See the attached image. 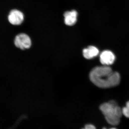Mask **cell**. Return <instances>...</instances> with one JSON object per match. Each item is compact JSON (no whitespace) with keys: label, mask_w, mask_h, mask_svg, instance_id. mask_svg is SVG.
<instances>
[{"label":"cell","mask_w":129,"mask_h":129,"mask_svg":"<svg viewBox=\"0 0 129 129\" xmlns=\"http://www.w3.org/2000/svg\"><path fill=\"white\" fill-rule=\"evenodd\" d=\"M90 79L95 85L101 88H108L118 85L120 76L117 72H113L108 66L95 67L90 74Z\"/></svg>","instance_id":"obj_1"},{"label":"cell","mask_w":129,"mask_h":129,"mask_svg":"<svg viewBox=\"0 0 129 129\" xmlns=\"http://www.w3.org/2000/svg\"><path fill=\"white\" fill-rule=\"evenodd\" d=\"M100 109L109 123L113 125L119 124L123 113L122 109L116 102L111 101L103 103L100 106Z\"/></svg>","instance_id":"obj_2"},{"label":"cell","mask_w":129,"mask_h":129,"mask_svg":"<svg viewBox=\"0 0 129 129\" xmlns=\"http://www.w3.org/2000/svg\"><path fill=\"white\" fill-rule=\"evenodd\" d=\"M14 44L17 47L22 50L28 49L31 46V40L27 35L19 34L15 37Z\"/></svg>","instance_id":"obj_3"},{"label":"cell","mask_w":129,"mask_h":129,"mask_svg":"<svg viewBox=\"0 0 129 129\" xmlns=\"http://www.w3.org/2000/svg\"><path fill=\"white\" fill-rule=\"evenodd\" d=\"M8 19L9 22L13 25H20L23 21V14L20 11L14 9L10 12Z\"/></svg>","instance_id":"obj_4"},{"label":"cell","mask_w":129,"mask_h":129,"mask_svg":"<svg viewBox=\"0 0 129 129\" xmlns=\"http://www.w3.org/2000/svg\"><path fill=\"white\" fill-rule=\"evenodd\" d=\"M115 60V55L110 51H104L100 55V61L105 66H108L113 64Z\"/></svg>","instance_id":"obj_5"},{"label":"cell","mask_w":129,"mask_h":129,"mask_svg":"<svg viewBox=\"0 0 129 129\" xmlns=\"http://www.w3.org/2000/svg\"><path fill=\"white\" fill-rule=\"evenodd\" d=\"M78 13L75 10L65 12L64 14V21L65 24L72 26L75 24L77 20Z\"/></svg>","instance_id":"obj_6"},{"label":"cell","mask_w":129,"mask_h":129,"mask_svg":"<svg viewBox=\"0 0 129 129\" xmlns=\"http://www.w3.org/2000/svg\"><path fill=\"white\" fill-rule=\"evenodd\" d=\"M99 53V50L94 46H89L88 48H85L83 50V56L87 59H91L96 56Z\"/></svg>","instance_id":"obj_7"},{"label":"cell","mask_w":129,"mask_h":129,"mask_svg":"<svg viewBox=\"0 0 129 129\" xmlns=\"http://www.w3.org/2000/svg\"><path fill=\"white\" fill-rule=\"evenodd\" d=\"M123 114L126 117L129 118V101L126 103V106L122 109Z\"/></svg>","instance_id":"obj_8"},{"label":"cell","mask_w":129,"mask_h":129,"mask_svg":"<svg viewBox=\"0 0 129 129\" xmlns=\"http://www.w3.org/2000/svg\"><path fill=\"white\" fill-rule=\"evenodd\" d=\"M84 128L85 129H96L94 125L91 124L86 125L85 126Z\"/></svg>","instance_id":"obj_9"},{"label":"cell","mask_w":129,"mask_h":129,"mask_svg":"<svg viewBox=\"0 0 129 129\" xmlns=\"http://www.w3.org/2000/svg\"><path fill=\"white\" fill-rule=\"evenodd\" d=\"M103 129H107V128H103ZM110 129H116V128H111Z\"/></svg>","instance_id":"obj_10"},{"label":"cell","mask_w":129,"mask_h":129,"mask_svg":"<svg viewBox=\"0 0 129 129\" xmlns=\"http://www.w3.org/2000/svg\"><path fill=\"white\" fill-rule=\"evenodd\" d=\"M85 129L84 128H83V129Z\"/></svg>","instance_id":"obj_11"}]
</instances>
